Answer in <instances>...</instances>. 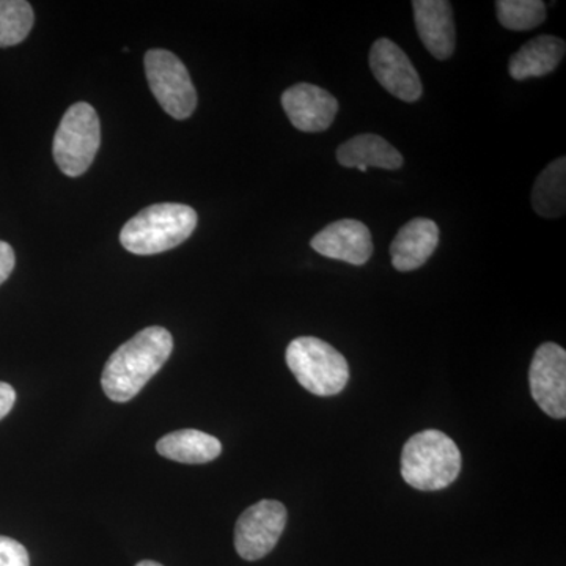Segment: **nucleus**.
<instances>
[{
	"label": "nucleus",
	"mask_w": 566,
	"mask_h": 566,
	"mask_svg": "<svg viewBox=\"0 0 566 566\" xmlns=\"http://www.w3.org/2000/svg\"><path fill=\"white\" fill-rule=\"evenodd\" d=\"M174 338L161 326H150L134 335L112 354L104 365L102 386L112 401L126 403L147 386L169 360Z\"/></svg>",
	"instance_id": "1"
},
{
	"label": "nucleus",
	"mask_w": 566,
	"mask_h": 566,
	"mask_svg": "<svg viewBox=\"0 0 566 566\" xmlns=\"http://www.w3.org/2000/svg\"><path fill=\"white\" fill-rule=\"evenodd\" d=\"M196 227L197 212L188 205H151L125 223L120 243L136 255H155L185 243Z\"/></svg>",
	"instance_id": "2"
},
{
	"label": "nucleus",
	"mask_w": 566,
	"mask_h": 566,
	"mask_svg": "<svg viewBox=\"0 0 566 566\" xmlns=\"http://www.w3.org/2000/svg\"><path fill=\"white\" fill-rule=\"evenodd\" d=\"M460 472V449L442 431H420L409 438L401 452V475L416 490H444L455 482Z\"/></svg>",
	"instance_id": "3"
},
{
	"label": "nucleus",
	"mask_w": 566,
	"mask_h": 566,
	"mask_svg": "<svg viewBox=\"0 0 566 566\" xmlns=\"http://www.w3.org/2000/svg\"><path fill=\"white\" fill-rule=\"evenodd\" d=\"M285 359L297 382L318 397H333L348 385L349 365L344 354L322 338H294Z\"/></svg>",
	"instance_id": "4"
},
{
	"label": "nucleus",
	"mask_w": 566,
	"mask_h": 566,
	"mask_svg": "<svg viewBox=\"0 0 566 566\" xmlns=\"http://www.w3.org/2000/svg\"><path fill=\"white\" fill-rule=\"evenodd\" d=\"M102 144V125L91 104L76 103L63 115L54 136L52 155L66 177L87 172Z\"/></svg>",
	"instance_id": "5"
},
{
	"label": "nucleus",
	"mask_w": 566,
	"mask_h": 566,
	"mask_svg": "<svg viewBox=\"0 0 566 566\" xmlns=\"http://www.w3.org/2000/svg\"><path fill=\"white\" fill-rule=\"evenodd\" d=\"M148 85L164 111L175 120L191 117L197 107V93L185 63L166 50L145 54Z\"/></svg>",
	"instance_id": "6"
},
{
	"label": "nucleus",
	"mask_w": 566,
	"mask_h": 566,
	"mask_svg": "<svg viewBox=\"0 0 566 566\" xmlns=\"http://www.w3.org/2000/svg\"><path fill=\"white\" fill-rule=\"evenodd\" d=\"M285 505L279 501L256 502L238 517L234 527V547L249 562L266 557L277 545L286 526Z\"/></svg>",
	"instance_id": "7"
},
{
	"label": "nucleus",
	"mask_w": 566,
	"mask_h": 566,
	"mask_svg": "<svg viewBox=\"0 0 566 566\" xmlns=\"http://www.w3.org/2000/svg\"><path fill=\"white\" fill-rule=\"evenodd\" d=\"M532 398L553 419L566 417V352L547 342L536 349L528 370Z\"/></svg>",
	"instance_id": "8"
},
{
	"label": "nucleus",
	"mask_w": 566,
	"mask_h": 566,
	"mask_svg": "<svg viewBox=\"0 0 566 566\" xmlns=\"http://www.w3.org/2000/svg\"><path fill=\"white\" fill-rule=\"evenodd\" d=\"M370 69L376 81L395 98L415 103L422 98L423 85L406 52L392 40H376L370 50Z\"/></svg>",
	"instance_id": "9"
},
{
	"label": "nucleus",
	"mask_w": 566,
	"mask_h": 566,
	"mask_svg": "<svg viewBox=\"0 0 566 566\" xmlns=\"http://www.w3.org/2000/svg\"><path fill=\"white\" fill-rule=\"evenodd\" d=\"M282 106L294 128L303 133H323L333 125L338 102L318 85H293L283 92Z\"/></svg>",
	"instance_id": "10"
},
{
	"label": "nucleus",
	"mask_w": 566,
	"mask_h": 566,
	"mask_svg": "<svg viewBox=\"0 0 566 566\" xmlns=\"http://www.w3.org/2000/svg\"><path fill=\"white\" fill-rule=\"evenodd\" d=\"M311 245L319 255L354 266H363L374 255L370 230L356 219H342L329 223L312 238Z\"/></svg>",
	"instance_id": "11"
},
{
	"label": "nucleus",
	"mask_w": 566,
	"mask_h": 566,
	"mask_svg": "<svg viewBox=\"0 0 566 566\" xmlns=\"http://www.w3.org/2000/svg\"><path fill=\"white\" fill-rule=\"evenodd\" d=\"M417 33L438 61H449L455 52L457 31L452 3L446 0H415Z\"/></svg>",
	"instance_id": "12"
},
{
	"label": "nucleus",
	"mask_w": 566,
	"mask_h": 566,
	"mask_svg": "<svg viewBox=\"0 0 566 566\" xmlns=\"http://www.w3.org/2000/svg\"><path fill=\"white\" fill-rule=\"evenodd\" d=\"M438 244V223L427 218L412 219L401 227L390 244L395 270L400 273L419 270L433 255Z\"/></svg>",
	"instance_id": "13"
},
{
	"label": "nucleus",
	"mask_w": 566,
	"mask_h": 566,
	"mask_svg": "<svg viewBox=\"0 0 566 566\" xmlns=\"http://www.w3.org/2000/svg\"><path fill=\"white\" fill-rule=\"evenodd\" d=\"M565 51V41L557 36H535L510 59V76L515 81L546 76L564 61Z\"/></svg>",
	"instance_id": "14"
},
{
	"label": "nucleus",
	"mask_w": 566,
	"mask_h": 566,
	"mask_svg": "<svg viewBox=\"0 0 566 566\" xmlns=\"http://www.w3.org/2000/svg\"><path fill=\"white\" fill-rule=\"evenodd\" d=\"M337 161L348 169L379 167V169L397 170L403 166V156L381 136L359 134L338 147Z\"/></svg>",
	"instance_id": "15"
},
{
	"label": "nucleus",
	"mask_w": 566,
	"mask_h": 566,
	"mask_svg": "<svg viewBox=\"0 0 566 566\" xmlns=\"http://www.w3.org/2000/svg\"><path fill=\"white\" fill-rule=\"evenodd\" d=\"M159 455L185 464L211 463L222 453V444L214 436L199 430L174 431L156 444Z\"/></svg>",
	"instance_id": "16"
},
{
	"label": "nucleus",
	"mask_w": 566,
	"mask_h": 566,
	"mask_svg": "<svg viewBox=\"0 0 566 566\" xmlns=\"http://www.w3.org/2000/svg\"><path fill=\"white\" fill-rule=\"evenodd\" d=\"M532 207L536 214L557 219L566 210V159H556L536 178L532 191Z\"/></svg>",
	"instance_id": "17"
},
{
	"label": "nucleus",
	"mask_w": 566,
	"mask_h": 566,
	"mask_svg": "<svg viewBox=\"0 0 566 566\" xmlns=\"http://www.w3.org/2000/svg\"><path fill=\"white\" fill-rule=\"evenodd\" d=\"M33 9L24 0H0V48L17 46L33 28Z\"/></svg>",
	"instance_id": "18"
},
{
	"label": "nucleus",
	"mask_w": 566,
	"mask_h": 566,
	"mask_svg": "<svg viewBox=\"0 0 566 566\" xmlns=\"http://www.w3.org/2000/svg\"><path fill=\"white\" fill-rule=\"evenodd\" d=\"M495 13L509 31H532L546 21V3L542 0H499Z\"/></svg>",
	"instance_id": "19"
},
{
	"label": "nucleus",
	"mask_w": 566,
	"mask_h": 566,
	"mask_svg": "<svg viewBox=\"0 0 566 566\" xmlns=\"http://www.w3.org/2000/svg\"><path fill=\"white\" fill-rule=\"evenodd\" d=\"M0 566H31L28 549L17 539L0 536Z\"/></svg>",
	"instance_id": "20"
},
{
	"label": "nucleus",
	"mask_w": 566,
	"mask_h": 566,
	"mask_svg": "<svg viewBox=\"0 0 566 566\" xmlns=\"http://www.w3.org/2000/svg\"><path fill=\"white\" fill-rule=\"evenodd\" d=\"M17 256H14L13 248L6 241H0V285L13 273Z\"/></svg>",
	"instance_id": "21"
},
{
	"label": "nucleus",
	"mask_w": 566,
	"mask_h": 566,
	"mask_svg": "<svg viewBox=\"0 0 566 566\" xmlns=\"http://www.w3.org/2000/svg\"><path fill=\"white\" fill-rule=\"evenodd\" d=\"M14 401H17V392H14L13 387L7 385V382H0V420L9 416Z\"/></svg>",
	"instance_id": "22"
},
{
	"label": "nucleus",
	"mask_w": 566,
	"mask_h": 566,
	"mask_svg": "<svg viewBox=\"0 0 566 566\" xmlns=\"http://www.w3.org/2000/svg\"><path fill=\"white\" fill-rule=\"evenodd\" d=\"M136 566H163L161 564H158V562H151V560H144L139 562Z\"/></svg>",
	"instance_id": "23"
}]
</instances>
